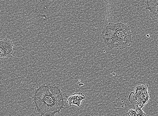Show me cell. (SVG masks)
Returning a JSON list of instances; mask_svg holds the SVG:
<instances>
[{
	"mask_svg": "<svg viewBox=\"0 0 158 116\" xmlns=\"http://www.w3.org/2000/svg\"><path fill=\"white\" fill-rule=\"evenodd\" d=\"M35 110L41 116H54L60 114L65 106L60 87L43 85L37 89L32 97Z\"/></svg>",
	"mask_w": 158,
	"mask_h": 116,
	"instance_id": "6da1fadb",
	"label": "cell"
},
{
	"mask_svg": "<svg viewBox=\"0 0 158 116\" xmlns=\"http://www.w3.org/2000/svg\"><path fill=\"white\" fill-rule=\"evenodd\" d=\"M105 44L110 49L121 50L131 46L132 32L126 23L108 24L101 33Z\"/></svg>",
	"mask_w": 158,
	"mask_h": 116,
	"instance_id": "7a4b0ae2",
	"label": "cell"
},
{
	"mask_svg": "<svg viewBox=\"0 0 158 116\" xmlns=\"http://www.w3.org/2000/svg\"><path fill=\"white\" fill-rule=\"evenodd\" d=\"M148 87L142 83L141 85L136 87L135 91L130 93L128 99L135 109L142 108L148 102L150 97L148 91Z\"/></svg>",
	"mask_w": 158,
	"mask_h": 116,
	"instance_id": "3957f363",
	"label": "cell"
},
{
	"mask_svg": "<svg viewBox=\"0 0 158 116\" xmlns=\"http://www.w3.org/2000/svg\"><path fill=\"white\" fill-rule=\"evenodd\" d=\"M13 42L7 38L0 39V58L12 57Z\"/></svg>",
	"mask_w": 158,
	"mask_h": 116,
	"instance_id": "277c9868",
	"label": "cell"
},
{
	"mask_svg": "<svg viewBox=\"0 0 158 116\" xmlns=\"http://www.w3.org/2000/svg\"><path fill=\"white\" fill-rule=\"evenodd\" d=\"M67 102L69 106H72V105H75L78 107H80L82 103V101L86 99V97L81 93H75L69 96H66Z\"/></svg>",
	"mask_w": 158,
	"mask_h": 116,
	"instance_id": "5b68a950",
	"label": "cell"
},
{
	"mask_svg": "<svg viewBox=\"0 0 158 116\" xmlns=\"http://www.w3.org/2000/svg\"><path fill=\"white\" fill-rule=\"evenodd\" d=\"M158 0H145V9L150 11L158 8Z\"/></svg>",
	"mask_w": 158,
	"mask_h": 116,
	"instance_id": "8992f818",
	"label": "cell"
},
{
	"mask_svg": "<svg viewBox=\"0 0 158 116\" xmlns=\"http://www.w3.org/2000/svg\"><path fill=\"white\" fill-rule=\"evenodd\" d=\"M150 16L153 21L158 19V8L150 11Z\"/></svg>",
	"mask_w": 158,
	"mask_h": 116,
	"instance_id": "52a82bcc",
	"label": "cell"
},
{
	"mask_svg": "<svg viewBox=\"0 0 158 116\" xmlns=\"http://www.w3.org/2000/svg\"><path fill=\"white\" fill-rule=\"evenodd\" d=\"M128 116H136V114L135 110H130L128 111Z\"/></svg>",
	"mask_w": 158,
	"mask_h": 116,
	"instance_id": "ba28073f",
	"label": "cell"
}]
</instances>
